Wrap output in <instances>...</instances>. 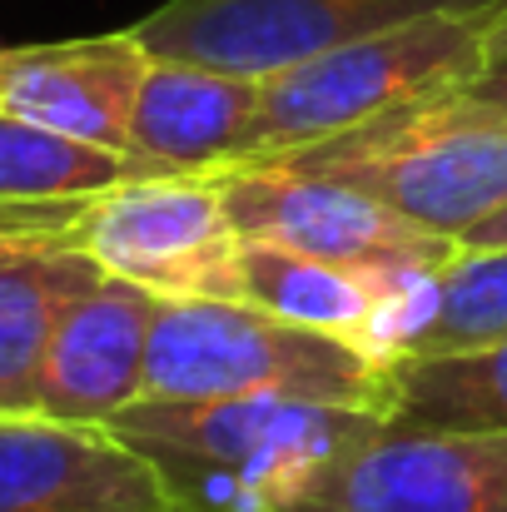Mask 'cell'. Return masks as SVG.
<instances>
[{
  "instance_id": "1",
  "label": "cell",
  "mask_w": 507,
  "mask_h": 512,
  "mask_svg": "<svg viewBox=\"0 0 507 512\" xmlns=\"http://www.w3.org/2000/svg\"><path fill=\"white\" fill-rule=\"evenodd\" d=\"M383 418L299 398L130 403L110 418L155 458L179 512H294Z\"/></svg>"
},
{
  "instance_id": "2",
  "label": "cell",
  "mask_w": 507,
  "mask_h": 512,
  "mask_svg": "<svg viewBox=\"0 0 507 512\" xmlns=\"http://www.w3.org/2000/svg\"><path fill=\"white\" fill-rule=\"evenodd\" d=\"M507 50V0L483 10L428 15L398 30L334 45L259 80L254 125L229 170L269 165L378 115L458 95Z\"/></svg>"
},
{
  "instance_id": "3",
  "label": "cell",
  "mask_w": 507,
  "mask_h": 512,
  "mask_svg": "<svg viewBox=\"0 0 507 512\" xmlns=\"http://www.w3.org/2000/svg\"><path fill=\"white\" fill-rule=\"evenodd\" d=\"M150 403L204 398H299L373 413L388 423L398 398V363L358 343L284 324L239 299H160L145 393Z\"/></svg>"
},
{
  "instance_id": "4",
  "label": "cell",
  "mask_w": 507,
  "mask_h": 512,
  "mask_svg": "<svg viewBox=\"0 0 507 512\" xmlns=\"http://www.w3.org/2000/svg\"><path fill=\"white\" fill-rule=\"evenodd\" d=\"M269 165L343 179L413 224L458 239L507 204V110L458 90L289 150Z\"/></svg>"
},
{
  "instance_id": "5",
  "label": "cell",
  "mask_w": 507,
  "mask_h": 512,
  "mask_svg": "<svg viewBox=\"0 0 507 512\" xmlns=\"http://www.w3.org/2000/svg\"><path fill=\"white\" fill-rule=\"evenodd\" d=\"M239 229L219 170L145 174L100 194L75 244L105 269L160 299H234Z\"/></svg>"
},
{
  "instance_id": "6",
  "label": "cell",
  "mask_w": 507,
  "mask_h": 512,
  "mask_svg": "<svg viewBox=\"0 0 507 512\" xmlns=\"http://www.w3.org/2000/svg\"><path fill=\"white\" fill-rule=\"evenodd\" d=\"M483 5L503 0H165L130 30L150 55L264 80L348 40Z\"/></svg>"
},
{
  "instance_id": "7",
  "label": "cell",
  "mask_w": 507,
  "mask_h": 512,
  "mask_svg": "<svg viewBox=\"0 0 507 512\" xmlns=\"http://www.w3.org/2000/svg\"><path fill=\"white\" fill-rule=\"evenodd\" d=\"M219 174L234 229L244 239H274L284 249L314 254L368 279L448 269L458 254L453 234L423 229L408 214L373 199L368 189H353L329 174H299L279 165H244Z\"/></svg>"
},
{
  "instance_id": "8",
  "label": "cell",
  "mask_w": 507,
  "mask_h": 512,
  "mask_svg": "<svg viewBox=\"0 0 507 512\" xmlns=\"http://www.w3.org/2000/svg\"><path fill=\"white\" fill-rule=\"evenodd\" d=\"M294 512H507V433L378 423Z\"/></svg>"
},
{
  "instance_id": "9",
  "label": "cell",
  "mask_w": 507,
  "mask_h": 512,
  "mask_svg": "<svg viewBox=\"0 0 507 512\" xmlns=\"http://www.w3.org/2000/svg\"><path fill=\"white\" fill-rule=\"evenodd\" d=\"M0 512H179L150 453L110 423L0 413Z\"/></svg>"
},
{
  "instance_id": "10",
  "label": "cell",
  "mask_w": 507,
  "mask_h": 512,
  "mask_svg": "<svg viewBox=\"0 0 507 512\" xmlns=\"http://www.w3.org/2000/svg\"><path fill=\"white\" fill-rule=\"evenodd\" d=\"M150 70V50L135 30L5 45L0 50V110L55 135L130 155L135 100Z\"/></svg>"
},
{
  "instance_id": "11",
  "label": "cell",
  "mask_w": 507,
  "mask_h": 512,
  "mask_svg": "<svg viewBox=\"0 0 507 512\" xmlns=\"http://www.w3.org/2000/svg\"><path fill=\"white\" fill-rule=\"evenodd\" d=\"M160 294L100 274L55 324L40 368V413L65 423H110L145 393V353Z\"/></svg>"
},
{
  "instance_id": "12",
  "label": "cell",
  "mask_w": 507,
  "mask_h": 512,
  "mask_svg": "<svg viewBox=\"0 0 507 512\" xmlns=\"http://www.w3.org/2000/svg\"><path fill=\"white\" fill-rule=\"evenodd\" d=\"M259 110V75L150 55L130 155L160 170H229Z\"/></svg>"
},
{
  "instance_id": "13",
  "label": "cell",
  "mask_w": 507,
  "mask_h": 512,
  "mask_svg": "<svg viewBox=\"0 0 507 512\" xmlns=\"http://www.w3.org/2000/svg\"><path fill=\"white\" fill-rule=\"evenodd\" d=\"M100 274L75 239H0V413H40L55 324Z\"/></svg>"
},
{
  "instance_id": "14",
  "label": "cell",
  "mask_w": 507,
  "mask_h": 512,
  "mask_svg": "<svg viewBox=\"0 0 507 512\" xmlns=\"http://www.w3.org/2000/svg\"><path fill=\"white\" fill-rule=\"evenodd\" d=\"M234 299L254 304L284 324L358 343L368 314H373V299H378V279L324 264L299 249H284L274 239H239Z\"/></svg>"
},
{
  "instance_id": "15",
  "label": "cell",
  "mask_w": 507,
  "mask_h": 512,
  "mask_svg": "<svg viewBox=\"0 0 507 512\" xmlns=\"http://www.w3.org/2000/svg\"><path fill=\"white\" fill-rule=\"evenodd\" d=\"M160 170L140 155L100 150L70 135H55L45 125H30L20 115L0 110V204H65V199H100L130 179Z\"/></svg>"
},
{
  "instance_id": "16",
  "label": "cell",
  "mask_w": 507,
  "mask_h": 512,
  "mask_svg": "<svg viewBox=\"0 0 507 512\" xmlns=\"http://www.w3.org/2000/svg\"><path fill=\"white\" fill-rule=\"evenodd\" d=\"M388 423L438 433H507V334L463 353L403 358Z\"/></svg>"
},
{
  "instance_id": "17",
  "label": "cell",
  "mask_w": 507,
  "mask_h": 512,
  "mask_svg": "<svg viewBox=\"0 0 507 512\" xmlns=\"http://www.w3.org/2000/svg\"><path fill=\"white\" fill-rule=\"evenodd\" d=\"M507 334V249H463L438 274V314L413 358L463 353Z\"/></svg>"
},
{
  "instance_id": "18",
  "label": "cell",
  "mask_w": 507,
  "mask_h": 512,
  "mask_svg": "<svg viewBox=\"0 0 507 512\" xmlns=\"http://www.w3.org/2000/svg\"><path fill=\"white\" fill-rule=\"evenodd\" d=\"M95 199L65 204H0V239H75L85 209Z\"/></svg>"
},
{
  "instance_id": "19",
  "label": "cell",
  "mask_w": 507,
  "mask_h": 512,
  "mask_svg": "<svg viewBox=\"0 0 507 512\" xmlns=\"http://www.w3.org/2000/svg\"><path fill=\"white\" fill-rule=\"evenodd\" d=\"M463 95H473V100H483V105H498L507 110V50L473 80V85H463Z\"/></svg>"
},
{
  "instance_id": "20",
  "label": "cell",
  "mask_w": 507,
  "mask_h": 512,
  "mask_svg": "<svg viewBox=\"0 0 507 512\" xmlns=\"http://www.w3.org/2000/svg\"><path fill=\"white\" fill-rule=\"evenodd\" d=\"M458 244H463V249H507V204L498 214L478 219L468 234H458Z\"/></svg>"
}]
</instances>
